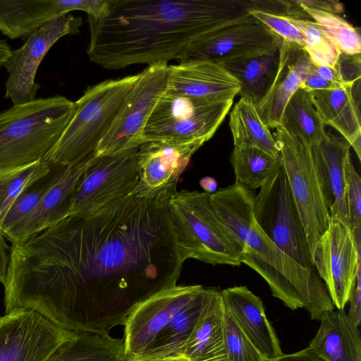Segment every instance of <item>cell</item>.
Instances as JSON below:
<instances>
[{
    "instance_id": "f35d334b",
    "label": "cell",
    "mask_w": 361,
    "mask_h": 361,
    "mask_svg": "<svg viewBox=\"0 0 361 361\" xmlns=\"http://www.w3.org/2000/svg\"><path fill=\"white\" fill-rule=\"evenodd\" d=\"M345 199L351 232L361 228V178L350 157L345 164Z\"/></svg>"
},
{
    "instance_id": "d4e9b609",
    "label": "cell",
    "mask_w": 361,
    "mask_h": 361,
    "mask_svg": "<svg viewBox=\"0 0 361 361\" xmlns=\"http://www.w3.org/2000/svg\"><path fill=\"white\" fill-rule=\"evenodd\" d=\"M308 348L324 361H361V337L358 326L343 310L331 311Z\"/></svg>"
},
{
    "instance_id": "f6af8a7d",
    "label": "cell",
    "mask_w": 361,
    "mask_h": 361,
    "mask_svg": "<svg viewBox=\"0 0 361 361\" xmlns=\"http://www.w3.org/2000/svg\"><path fill=\"white\" fill-rule=\"evenodd\" d=\"M11 247L5 240V237L0 231V283H4L10 259Z\"/></svg>"
},
{
    "instance_id": "1f68e13d",
    "label": "cell",
    "mask_w": 361,
    "mask_h": 361,
    "mask_svg": "<svg viewBox=\"0 0 361 361\" xmlns=\"http://www.w3.org/2000/svg\"><path fill=\"white\" fill-rule=\"evenodd\" d=\"M67 166L51 162L49 169L30 181L8 211L2 224L7 238L38 206L50 188L59 180Z\"/></svg>"
},
{
    "instance_id": "ab89813d",
    "label": "cell",
    "mask_w": 361,
    "mask_h": 361,
    "mask_svg": "<svg viewBox=\"0 0 361 361\" xmlns=\"http://www.w3.org/2000/svg\"><path fill=\"white\" fill-rule=\"evenodd\" d=\"M334 67L338 71L344 83L353 85L360 81V54L341 53Z\"/></svg>"
},
{
    "instance_id": "4316f807",
    "label": "cell",
    "mask_w": 361,
    "mask_h": 361,
    "mask_svg": "<svg viewBox=\"0 0 361 361\" xmlns=\"http://www.w3.org/2000/svg\"><path fill=\"white\" fill-rule=\"evenodd\" d=\"M280 42L267 50L221 64L239 82L240 97L256 104L267 94L279 70Z\"/></svg>"
},
{
    "instance_id": "c3c4849f",
    "label": "cell",
    "mask_w": 361,
    "mask_h": 361,
    "mask_svg": "<svg viewBox=\"0 0 361 361\" xmlns=\"http://www.w3.org/2000/svg\"><path fill=\"white\" fill-rule=\"evenodd\" d=\"M128 361H187L182 357H138L129 360Z\"/></svg>"
},
{
    "instance_id": "ffe728a7",
    "label": "cell",
    "mask_w": 361,
    "mask_h": 361,
    "mask_svg": "<svg viewBox=\"0 0 361 361\" xmlns=\"http://www.w3.org/2000/svg\"><path fill=\"white\" fill-rule=\"evenodd\" d=\"M94 154L66 167L35 210L6 238L12 245L26 241L70 216L78 184Z\"/></svg>"
},
{
    "instance_id": "5b68a950",
    "label": "cell",
    "mask_w": 361,
    "mask_h": 361,
    "mask_svg": "<svg viewBox=\"0 0 361 361\" xmlns=\"http://www.w3.org/2000/svg\"><path fill=\"white\" fill-rule=\"evenodd\" d=\"M168 213L181 264L188 259L212 265L242 264L241 245L215 213L209 193L176 190L169 200Z\"/></svg>"
},
{
    "instance_id": "74e56055",
    "label": "cell",
    "mask_w": 361,
    "mask_h": 361,
    "mask_svg": "<svg viewBox=\"0 0 361 361\" xmlns=\"http://www.w3.org/2000/svg\"><path fill=\"white\" fill-rule=\"evenodd\" d=\"M249 13L283 41L304 49L305 39L302 32L286 16L255 8L250 9Z\"/></svg>"
},
{
    "instance_id": "277c9868",
    "label": "cell",
    "mask_w": 361,
    "mask_h": 361,
    "mask_svg": "<svg viewBox=\"0 0 361 361\" xmlns=\"http://www.w3.org/2000/svg\"><path fill=\"white\" fill-rule=\"evenodd\" d=\"M75 102L56 95L13 105L0 112V169L42 160L72 118Z\"/></svg>"
},
{
    "instance_id": "44dd1931",
    "label": "cell",
    "mask_w": 361,
    "mask_h": 361,
    "mask_svg": "<svg viewBox=\"0 0 361 361\" xmlns=\"http://www.w3.org/2000/svg\"><path fill=\"white\" fill-rule=\"evenodd\" d=\"M279 46L280 62L274 81L264 97L255 104L259 117L269 129L280 126L286 104L300 88L314 66L302 47L282 39Z\"/></svg>"
},
{
    "instance_id": "484cf974",
    "label": "cell",
    "mask_w": 361,
    "mask_h": 361,
    "mask_svg": "<svg viewBox=\"0 0 361 361\" xmlns=\"http://www.w3.org/2000/svg\"><path fill=\"white\" fill-rule=\"evenodd\" d=\"M224 308L216 290L197 320L180 357L187 361H226L224 346Z\"/></svg>"
},
{
    "instance_id": "d6986e66",
    "label": "cell",
    "mask_w": 361,
    "mask_h": 361,
    "mask_svg": "<svg viewBox=\"0 0 361 361\" xmlns=\"http://www.w3.org/2000/svg\"><path fill=\"white\" fill-rule=\"evenodd\" d=\"M204 142L202 140L144 142L138 147L137 155L138 185L155 190L177 183L192 156Z\"/></svg>"
},
{
    "instance_id": "52a82bcc",
    "label": "cell",
    "mask_w": 361,
    "mask_h": 361,
    "mask_svg": "<svg viewBox=\"0 0 361 361\" xmlns=\"http://www.w3.org/2000/svg\"><path fill=\"white\" fill-rule=\"evenodd\" d=\"M282 168L299 212L312 255L326 230L330 214L309 147L282 127L276 128ZM313 259V258H312Z\"/></svg>"
},
{
    "instance_id": "6da1fadb",
    "label": "cell",
    "mask_w": 361,
    "mask_h": 361,
    "mask_svg": "<svg viewBox=\"0 0 361 361\" xmlns=\"http://www.w3.org/2000/svg\"><path fill=\"white\" fill-rule=\"evenodd\" d=\"M176 185H137L130 195L12 245L6 314L32 310L73 332L109 334L123 325L138 302L177 284L183 264L168 213Z\"/></svg>"
},
{
    "instance_id": "5bb4252c",
    "label": "cell",
    "mask_w": 361,
    "mask_h": 361,
    "mask_svg": "<svg viewBox=\"0 0 361 361\" xmlns=\"http://www.w3.org/2000/svg\"><path fill=\"white\" fill-rule=\"evenodd\" d=\"M361 250L350 228L330 219L313 253L315 269L338 310H343L361 271Z\"/></svg>"
},
{
    "instance_id": "7c38bea8",
    "label": "cell",
    "mask_w": 361,
    "mask_h": 361,
    "mask_svg": "<svg viewBox=\"0 0 361 361\" xmlns=\"http://www.w3.org/2000/svg\"><path fill=\"white\" fill-rule=\"evenodd\" d=\"M82 24L80 17L62 15L42 26L26 39L21 47L12 51L4 66L8 73L5 98L10 99L13 105L35 99L40 88L35 82V75L41 61L60 38L78 34Z\"/></svg>"
},
{
    "instance_id": "9c48e42d",
    "label": "cell",
    "mask_w": 361,
    "mask_h": 361,
    "mask_svg": "<svg viewBox=\"0 0 361 361\" xmlns=\"http://www.w3.org/2000/svg\"><path fill=\"white\" fill-rule=\"evenodd\" d=\"M232 104L233 100L206 103L164 90L147 117L142 144L165 140L207 142L222 123Z\"/></svg>"
},
{
    "instance_id": "60d3db41",
    "label": "cell",
    "mask_w": 361,
    "mask_h": 361,
    "mask_svg": "<svg viewBox=\"0 0 361 361\" xmlns=\"http://www.w3.org/2000/svg\"><path fill=\"white\" fill-rule=\"evenodd\" d=\"M361 271H358L356 277L355 287L350 294L348 302H350L349 312L347 314L350 319L357 326L361 322Z\"/></svg>"
},
{
    "instance_id": "e575fe53",
    "label": "cell",
    "mask_w": 361,
    "mask_h": 361,
    "mask_svg": "<svg viewBox=\"0 0 361 361\" xmlns=\"http://www.w3.org/2000/svg\"><path fill=\"white\" fill-rule=\"evenodd\" d=\"M51 162L44 159L32 164L0 169V231L10 207L23 188L32 179L46 172Z\"/></svg>"
},
{
    "instance_id": "9a60e30c",
    "label": "cell",
    "mask_w": 361,
    "mask_h": 361,
    "mask_svg": "<svg viewBox=\"0 0 361 361\" xmlns=\"http://www.w3.org/2000/svg\"><path fill=\"white\" fill-rule=\"evenodd\" d=\"M201 285H173L164 288L138 302L124 324L123 345L128 360L141 357Z\"/></svg>"
},
{
    "instance_id": "e0dca14e",
    "label": "cell",
    "mask_w": 361,
    "mask_h": 361,
    "mask_svg": "<svg viewBox=\"0 0 361 361\" xmlns=\"http://www.w3.org/2000/svg\"><path fill=\"white\" fill-rule=\"evenodd\" d=\"M111 0H0V32L27 39L42 26L73 11L99 19L109 12Z\"/></svg>"
},
{
    "instance_id": "7dc6e473",
    "label": "cell",
    "mask_w": 361,
    "mask_h": 361,
    "mask_svg": "<svg viewBox=\"0 0 361 361\" xmlns=\"http://www.w3.org/2000/svg\"><path fill=\"white\" fill-rule=\"evenodd\" d=\"M200 185L204 190L205 192L209 194L214 192L217 188L216 180L210 176L202 178L200 180Z\"/></svg>"
},
{
    "instance_id": "4dcf8cb0",
    "label": "cell",
    "mask_w": 361,
    "mask_h": 361,
    "mask_svg": "<svg viewBox=\"0 0 361 361\" xmlns=\"http://www.w3.org/2000/svg\"><path fill=\"white\" fill-rule=\"evenodd\" d=\"M279 126L307 147L319 144L327 135L310 93L302 88L286 104Z\"/></svg>"
},
{
    "instance_id": "d6a6232c",
    "label": "cell",
    "mask_w": 361,
    "mask_h": 361,
    "mask_svg": "<svg viewBox=\"0 0 361 361\" xmlns=\"http://www.w3.org/2000/svg\"><path fill=\"white\" fill-rule=\"evenodd\" d=\"M235 181L253 190L260 188L282 167L274 157L255 147H234L231 156Z\"/></svg>"
},
{
    "instance_id": "30bf717a",
    "label": "cell",
    "mask_w": 361,
    "mask_h": 361,
    "mask_svg": "<svg viewBox=\"0 0 361 361\" xmlns=\"http://www.w3.org/2000/svg\"><path fill=\"white\" fill-rule=\"evenodd\" d=\"M167 69V63H158L147 66L140 73L99 142L96 156L122 152L142 144V130L147 117L166 89Z\"/></svg>"
},
{
    "instance_id": "3957f363",
    "label": "cell",
    "mask_w": 361,
    "mask_h": 361,
    "mask_svg": "<svg viewBox=\"0 0 361 361\" xmlns=\"http://www.w3.org/2000/svg\"><path fill=\"white\" fill-rule=\"evenodd\" d=\"M253 191L235 183L209 194L215 213L241 245V263L259 274L272 295L294 310L304 308L320 321L334 305L317 271L305 269L281 250L254 216Z\"/></svg>"
},
{
    "instance_id": "b9f144b4",
    "label": "cell",
    "mask_w": 361,
    "mask_h": 361,
    "mask_svg": "<svg viewBox=\"0 0 361 361\" xmlns=\"http://www.w3.org/2000/svg\"><path fill=\"white\" fill-rule=\"evenodd\" d=\"M312 69L313 68L307 75L300 87L305 91L310 92L317 90H332L343 85L333 83L322 78L317 75Z\"/></svg>"
},
{
    "instance_id": "7a4b0ae2",
    "label": "cell",
    "mask_w": 361,
    "mask_h": 361,
    "mask_svg": "<svg viewBox=\"0 0 361 361\" xmlns=\"http://www.w3.org/2000/svg\"><path fill=\"white\" fill-rule=\"evenodd\" d=\"M256 0H111L108 15L88 17L90 60L107 70L178 60L197 38L222 27L257 20Z\"/></svg>"
},
{
    "instance_id": "f546056e",
    "label": "cell",
    "mask_w": 361,
    "mask_h": 361,
    "mask_svg": "<svg viewBox=\"0 0 361 361\" xmlns=\"http://www.w3.org/2000/svg\"><path fill=\"white\" fill-rule=\"evenodd\" d=\"M229 126L234 147H255L279 157L276 141L263 123L255 104L240 97L230 113Z\"/></svg>"
},
{
    "instance_id": "7402d4cb",
    "label": "cell",
    "mask_w": 361,
    "mask_h": 361,
    "mask_svg": "<svg viewBox=\"0 0 361 361\" xmlns=\"http://www.w3.org/2000/svg\"><path fill=\"white\" fill-rule=\"evenodd\" d=\"M221 295L225 312L267 360L283 354L258 296L243 286L224 289Z\"/></svg>"
},
{
    "instance_id": "4fadbf2b",
    "label": "cell",
    "mask_w": 361,
    "mask_h": 361,
    "mask_svg": "<svg viewBox=\"0 0 361 361\" xmlns=\"http://www.w3.org/2000/svg\"><path fill=\"white\" fill-rule=\"evenodd\" d=\"M74 334L35 310H14L0 317V361H47Z\"/></svg>"
},
{
    "instance_id": "681fc988",
    "label": "cell",
    "mask_w": 361,
    "mask_h": 361,
    "mask_svg": "<svg viewBox=\"0 0 361 361\" xmlns=\"http://www.w3.org/2000/svg\"><path fill=\"white\" fill-rule=\"evenodd\" d=\"M4 62V48L2 42L0 40V68H1Z\"/></svg>"
},
{
    "instance_id": "ac0fdd59",
    "label": "cell",
    "mask_w": 361,
    "mask_h": 361,
    "mask_svg": "<svg viewBox=\"0 0 361 361\" xmlns=\"http://www.w3.org/2000/svg\"><path fill=\"white\" fill-rule=\"evenodd\" d=\"M166 91L206 103L233 100L240 85L221 64L189 61L168 66Z\"/></svg>"
},
{
    "instance_id": "d590c367",
    "label": "cell",
    "mask_w": 361,
    "mask_h": 361,
    "mask_svg": "<svg viewBox=\"0 0 361 361\" xmlns=\"http://www.w3.org/2000/svg\"><path fill=\"white\" fill-rule=\"evenodd\" d=\"M302 33L304 49L314 66L334 67L341 54L318 25L308 18L286 16Z\"/></svg>"
},
{
    "instance_id": "f1b7e54d",
    "label": "cell",
    "mask_w": 361,
    "mask_h": 361,
    "mask_svg": "<svg viewBox=\"0 0 361 361\" xmlns=\"http://www.w3.org/2000/svg\"><path fill=\"white\" fill-rule=\"evenodd\" d=\"M123 339L109 334L75 332L47 361H128Z\"/></svg>"
},
{
    "instance_id": "603a6c76",
    "label": "cell",
    "mask_w": 361,
    "mask_h": 361,
    "mask_svg": "<svg viewBox=\"0 0 361 361\" xmlns=\"http://www.w3.org/2000/svg\"><path fill=\"white\" fill-rule=\"evenodd\" d=\"M350 146L344 139L327 134L319 144L310 147L319 176L330 219L349 227L345 199V164Z\"/></svg>"
},
{
    "instance_id": "8992f818",
    "label": "cell",
    "mask_w": 361,
    "mask_h": 361,
    "mask_svg": "<svg viewBox=\"0 0 361 361\" xmlns=\"http://www.w3.org/2000/svg\"><path fill=\"white\" fill-rule=\"evenodd\" d=\"M140 73L108 79L88 87L75 102V113L53 148L43 159L65 166L95 154Z\"/></svg>"
},
{
    "instance_id": "836d02e7",
    "label": "cell",
    "mask_w": 361,
    "mask_h": 361,
    "mask_svg": "<svg viewBox=\"0 0 361 361\" xmlns=\"http://www.w3.org/2000/svg\"><path fill=\"white\" fill-rule=\"evenodd\" d=\"M299 6L310 18L313 19V21L318 25L322 31L336 45L341 53L346 54H360L361 37L360 32L343 18L338 14Z\"/></svg>"
},
{
    "instance_id": "8d00e7d4",
    "label": "cell",
    "mask_w": 361,
    "mask_h": 361,
    "mask_svg": "<svg viewBox=\"0 0 361 361\" xmlns=\"http://www.w3.org/2000/svg\"><path fill=\"white\" fill-rule=\"evenodd\" d=\"M224 332L226 361H269L255 348L225 310Z\"/></svg>"
},
{
    "instance_id": "ee69618b",
    "label": "cell",
    "mask_w": 361,
    "mask_h": 361,
    "mask_svg": "<svg viewBox=\"0 0 361 361\" xmlns=\"http://www.w3.org/2000/svg\"><path fill=\"white\" fill-rule=\"evenodd\" d=\"M269 361H324L308 347L295 353L285 355Z\"/></svg>"
},
{
    "instance_id": "2e32d148",
    "label": "cell",
    "mask_w": 361,
    "mask_h": 361,
    "mask_svg": "<svg viewBox=\"0 0 361 361\" xmlns=\"http://www.w3.org/2000/svg\"><path fill=\"white\" fill-rule=\"evenodd\" d=\"M281 39L258 20L238 22L199 37L178 61H210L221 64L267 50Z\"/></svg>"
},
{
    "instance_id": "8fae6325",
    "label": "cell",
    "mask_w": 361,
    "mask_h": 361,
    "mask_svg": "<svg viewBox=\"0 0 361 361\" xmlns=\"http://www.w3.org/2000/svg\"><path fill=\"white\" fill-rule=\"evenodd\" d=\"M137 150L94 154L78 184L70 215L91 213L130 195L140 183Z\"/></svg>"
},
{
    "instance_id": "ba28073f",
    "label": "cell",
    "mask_w": 361,
    "mask_h": 361,
    "mask_svg": "<svg viewBox=\"0 0 361 361\" xmlns=\"http://www.w3.org/2000/svg\"><path fill=\"white\" fill-rule=\"evenodd\" d=\"M254 216L262 230L283 252L302 267L317 271L306 233L281 169L260 188Z\"/></svg>"
},
{
    "instance_id": "bcb514c9",
    "label": "cell",
    "mask_w": 361,
    "mask_h": 361,
    "mask_svg": "<svg viewBox=\"0 0 361 361\" xmlns=\"http://www.w3.org/2000/svg\"><path fill=\"white\" fill-rule=\"evenodd\" d=\"M312 71L322 78L338 85H344L338 71L336 67L327 66H314Z\"/></svg>"
},
{
    "instance_id": "83f0119b",
    "label": "cell",
    "mask_w": 361,
    "mask_h": 361,
    "mask_svg": "<svg viewBox=\"0 0 361 361\" xmlns=\"http://www.w3.org/2000/svg\"><path fill=\"white\" fill-rule=\"evenodd\" d=\"M216 290L201 286L192 298L173 315L142 356L180 357L184 345Z\"/></svg>"
},
{
    "instance_id": "7bdbcfd3",
    "label": "cell",
    "mask_w": 361,
    "mask_h": 361,
    "mask_svg": "<svg viewBox=\"0 0 361 361\" xmlns=\"http://www.w3.org/2000/svg\"><path fill=\"white\" fill-rule=\"evenodd\" d=\"M295 1L301 6L338 15L343 11V4L335 0H297Z\"/></svg>"
},
{
    "instance_id": "cb8c5ba5",
    "label": "cell",
    "mask_w": 361,
    "mask_h": 361,
    "mask_svg": "<svg viewBox=\"0 0 361 361\" xmlns=\"http://www.w3.org/2000/svg\"><path fill=\"white\" fill-rule=\"evenodd\" d=\"M354 85L309 92L312 102L324 126L336 130L361 158L360 103L353 90Z\"/></svg>"
}]
</instances>
